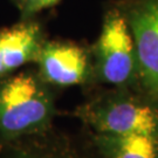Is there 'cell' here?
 Masks as SVG:
<instances>
[{
	"mask_svg": "<svg viewBox=\"0 0 158 158\" xmlns=\"http://www.w3.org/2000/svg\"><path fill=\"white\" fill-rule=\"evenodd\" d=\"M70 111L95 134H141L158 137V100L141 88L95 85Z\"/></svg>",
	"mask_w": 158,
	"mask_h": 158,
	"instance_id": "cell-1",
	"label": "cell"
},
{
	"mask_svg": "<svg viewBox=\"0 0 158 158\" xmlns=\"http://www.w3.org/2000/svg\"><path fill=\"white\" fill-rule=\"evenodd\" d=\"M56 89L41 79L35 67L0 79V144L42 132L56 116Z\"/></svg>",
	"mask_w": 158,
	"mask_h": 158,
	"instance_id": "cell-2",
	"label": "cell"
},
{
	"mask_svg": "<svg viewBox=\"0 0 158 158\" xmlns=\"http://www.w3.org/2000/svg\"><path fill=\"white\" fill-rule=\"evenodd\" d=\"M90 52L97 85L139 88L135 41L115 0L104 7L101 31Z\"/></svg>",
	"mask_w": 158,
	"mask_h": 158,
	"instance_id": "cell-3",
	"label": "cell"
},
{
	"mask_svg": "<svg viewBox=\"0 0 158 158\" xmlns=\"http://www.w3.org/2000/svg\"><path fill=\"white\" fill-rule=\"evenodd\" d=\"M34 67L41 79L54 89L82 87L88 90L95 87L90 45L67 39L45 41Z\"/></svg>",
	"mask_w": 158,
	"mask_h": 158,
	"instance_id": "cell-4",
	"label": "cell"
},
{
	"mask_svg": "<svg viewBox=\"0 0 158 158\" xmlns=\"http://www.w3.org/2000/svg\"><path fill=\"white\" fill-rule=\"evenodd\" d=\"M135 41L139 88L158 100V0H115Z\"/></svg>",
	"mask_w": 158,
	"mask_h": 158,
	"instance_id": "cell-5",
	"label": "cell"
},
{
	"mask_svg": "<svg viewBox=\"0 0 158 158\" xmlns=\"http://www.w3.org/2000/svg\"><path fill=\"white\" fill-rule=\"evenodd\" d=\"M0 158H104L82 128L79 134L55 129L27 136L1 145Z\"/></svg>",
	"mask_w": 158,
	"mask_h": 158,
	"instance_id": "cell-6",
	"label": "cell"
},
{
	"mask_svg": "<svg viewBox=\"0 0 158 158\" xmlns=\"http://www.w3.org/2000/svg\"><path fill=\"white\" fill-rule=\"evenodd\" d=\"M48 39L44 23L35 18L21 19L0 28V79L34 64Z\"/></svg>",
	"mask_w": 158,
	"mask_h": 158,
	"instance_id": "cell-7",
	"label": "cell"
},
{
	"mask_svg": "<svg viewBox=\"0 0 158 158\" xmlns=\"http://www.w3.org/2000/svg\"><path fill=\"white\" fill-rule=\"evenodd\" d=\"M87 131L104 158H158V137L156 136L110 135Z\"/></svg>",
	"mask_w": 158,
	"mask_h": 158,
	"instance_id": "cell-8",
	"label": "cell"
},
{
	"mask_svg": "<svg viewBox=\"0 0 158 158\" xmlns=\"http://www.w3.org/2000/svg\"><path fill=\"white\" fill-rule=\"evenodd\" d=\"M21 19L38 17L41 12L57 6L62 0H11Z\"/></svg>",
	"mask_w": 158,
	"mask_h": 158,
	"instance_id": "cell-9",
	"label": "cell"
},
{
	"mask_svg": "<svg viewBox=\"0 0 158 158\" xmlns=\"http://www.w3.org/2000/svg\"><path fill=\"white\" fill-rule=\"evenodd\" d=\"M0 152H1V144H0Z\"/></svg>",
	"mask_w": 158,
	"mask_h": 158,
	"instance_id": "cell-10",
	"label": "cell"
}]
</instances>
